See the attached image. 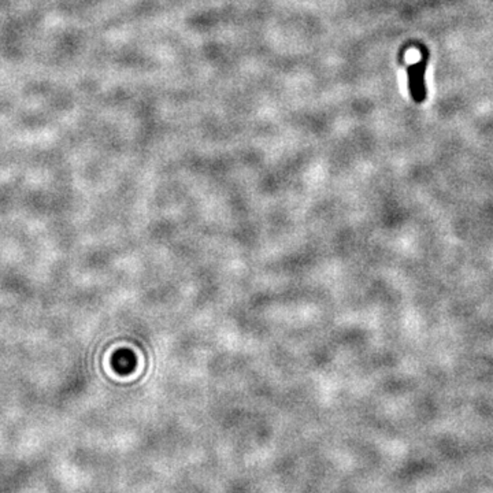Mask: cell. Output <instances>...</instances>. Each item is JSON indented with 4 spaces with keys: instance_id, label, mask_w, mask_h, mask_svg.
<instances>
[{
    "instance_id": "cell-1",
    "label": "cell",
    "mask_w": 493,
    "mask_h": 493,
    "mask_svg": "<svg viewBox=\"0 0 493 493\" xmlns=\"http://www.w3.org/2000/svg\"><path fill=\"white\" fill-rule=\"evenodd\" d=\"M427 67V54L420 62L408 67V87L410 94L417 103H422L427 99V87H425V71Z\"/></svg>"
}]
</instances>
